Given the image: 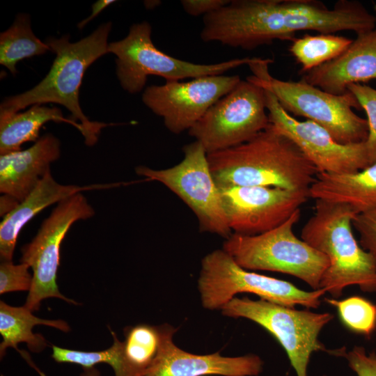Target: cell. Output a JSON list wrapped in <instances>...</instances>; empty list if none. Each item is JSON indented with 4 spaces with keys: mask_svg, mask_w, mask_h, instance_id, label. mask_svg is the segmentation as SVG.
Wrapping results in <instances>:
<instances>
[{
    "mask_svg": "<svg viewBox=\"0 0 376 376\" xmlns=\"http://www.w3.org/2000/svg\"><path fill=\"white\" fill-rule=\"evenodd\" d=\"M376 28L374 15L360 2L339 0L332 8L318 0H233L203 16L201 38L251 50L295 33L315 31L357 34Z\"/></svg>",
    "mask_w": 376,
    "mask_h": 376,
    "instance_id": "1",
    "label": "cell"
},
{
    "mask_svg": "<svg viewBox=\"0 0 376 376\" xmlns=\"http://www.w3.org/2000/svg\"><path fill=\"white\" fill-rule=\"evenodd\" d=\"M219 189L263 186L309 190L318 169L299 147L272 125L240 145L207 154Z\"/></svg>",
    "mask_w": 376,
    "mask_h": 376,
    "instance_id": "2",
    "label": "cell"
},
{
    "mask_svg": "<svg viewBox=\"0 0 376 376\" xmlns=\"http://www.w3.org/2000/svg\"><path fill=\"white\" fill-rule=\"evenodd\" d=\"M111 28L110 22L100 25L88 36L76 42H70V36L48 38L45 43L56 58L46 77L29 91L6 98L0 112L16 113L34 104L57 103L72 114V120H79L87 136L85 143L94 145L101 129L108 124L91 121L79 105V93L84 72L95 61L107 52V38Z\"/></svg>",
    "mask_w": 376,
    "mask_h": 376,
    "instance_id": "3",
    "label": "cell"
},
{
    "mask_svg": "<svg viewBox=\"0 0 376 376\" xmlns=\"http://www.w3.org/2000/svg\"><path fill=\"white\" fill-rule=\"evenodd\" d=\"M315 201V212L302 228L301 237L329 260L320 288L334 299L350 285L376 292L375 265L352 231V219L358 213L347 205Z\"/></svg>",
    "mask_w": 376,
    "mask_h": 376,
    "instance_id": "4",
    "label": "cell"
},
{
    "mask_svg": "<svg viewBox=\"0 0 376 376\" xmlns=\"http://www.w3.org/2000/svg\"><path fill=\"white\" fill-rule=\"evenodd\" d=\"M272 63L271 58H261L249 67L255 80L269 90L288 113L315 122L338 143L366 141L368 134V122L353 111V108L361 107L350 92L334 95L302 79L294 81L274 78L268 71V65Z\"/></svg>",
    "mask_w": 376,
    "mask_h": 376,
    "instance_id": "5",
    "label": "cell"
},
{
    "mask_svg": "<svg viewBox=\"0 0 376 376\" xmlns=\"http://www.w3.org/2000/svg\"><path fill=\"white\" fill-rule=\"evenodd\" d=\"M300 216L299 209L283 223L262 234L232 233L223 249L245 269L292 275L318 290L329 262L324 254L295 235L293 227Z\"/></svg>",
    "mask_w": 376,
    "mask_h": 376,
    "instance_id": "6",
    "label": "cell"
},
{
    "mask_svg": "<svg viewBox=\"0 0 376 376\" xmlns=\"http://www.w3.org/2000/svg\"><path fill=\"white\" fill-rule=\"evenodd\" d=\"M198 290L203 307L220 310L235 295L251 293L280 305L317 308L324 289L303 290L292 283L250 272L240 266L223 249L207 254L201 261Z\"/></svg>",
    "mask_w": 376,
    "mask_h": 376,
    "instance_id": "7",
    "label": "cell"
},
{
    "mask_svg": "<svg viewBox=\"0 0 376 376\" xmlns=\"http://www.w3.org/2000/svg\"><path fill=\"white\" fill-rule=\"evenodd\" d=\"M107 52L116 56V73L120 84L132 94L142 91L150 75L162 77L166 81L219 75L233 68L249 65L260 58H233L213 64L183 61L155 46L151 40V26L147 22L133 24L125 38L108 45Z\"/></svg>",
    "mask_w": 376,
    "mask_h": 376,
    "instance_id": "8",
    "label": "cell"
},
{
    "mask_svg": "<svg viewBox=\"0 0 376 376\" xmlns=\"http://www.w3.org/2000/svg\"><path fill=\"white\" fill-rule=\"evenodd\" d=\"M220 311L226 317L245 318L267 331L285 351L297 376H308V366L313 352L329 351L318 337L334 318L331 313L299 310L247 297H234Z\"/></svg>",
    "mask_w": 376,
    "mask_h": 376,
    "instance_id": "9",
    "label": "cell"
},
{
    "mask_svg": "<svg viewBox=\"0 0 376 376\" xmlns=\"http://www.w3.org/2000/svg\"><path fill=\"white\" fill-rule=\"evenodd\" d=\"M265 89L253 75L240 82L214 104L189 130L207 154L244 143L266 129Z\"/></svg>",
    "mask_w": 376,
    "mask_h": 376,
    "instance_id": "10",
    "label": "cell"
},
{
    "mask_svg": "<svg viewBox=\"0 0 376 376\" xmlns=\"http://www.w3.org/2000/svg\"><path fill=\"white\" fill-rule=\"evenodd\" d=\"M184 158L165 169L138 166L136 173L161 182L176 194L195 214L201 230L230 236L220 189L210 169L207 154L197 141L184 146Z\"/></svg>",
    "mask_w": 376,
    "mask_h": 376,
    "instance_id": "11",
    "label": "cell"
},
{
    "mask_svg": "<svg viewBox=\"0 0 376 376\" xmlns=\"http://www.w3.org/2000/svg\"><path fill=\"white\" fill-rule=\"evenodd\" d=\"M94 214L93 208L81 193L70 196L58 203L34 238L22 246L20 261L27 264L33 272L32 285L24 306L32 312L39 309L42 300L50 297L78 304L61 294L57 285L60 248L71 226Z\"/></svg>",
    "mask_w": 376,
    "mask_h": 376,
    "instance_id": "12",
    "label": "cell"
},
{
    "mask_svg": "<svg viewBox=\"0 0 376 376\" xmlns=\"http://www.w3.org/2000/svg\"><path fill=\"white\" fill-rule=\"evenodd\" d=\"M263 88L269 123L299 147L318 173H354L371 165L366 141L349 144L337 142L315 122L295 118L269 90Z\"/></svg>",
    "mask_w": 376,
    "mask_h": 376,
    "instance_id": "13",
    "label": "cell"
},
{
    "mask_svg": "<svg viewBox=\"0 0 376 376\" xmlns=\"http://www.w3.org/2000/svg\"><path fill=\"white\" fill-rule=\"evenodd\" d=\"M241 80L238 75H209L188 81H169L148 86L142 95L143 103L162 117L172 133L189 130L222 97Z\"/></svg>",
    "mask_w": 376,
    "mask_h": 376,
    "instance_id": "14",
    "label": "cell"
},
{
    "mask_svg": "<svg viewBox=\"0 0 376 376\" xmlns=\"http://www.w3.org/2000/svg\"><path fill=\"white\" fill-rule=\"evenodd\" d=\"M223 207L233 233L256 235L286 221L306 202L309 190L251 186L221 188Z\"/></svg>",
    "mask_w": 376,
    "mask_h": 376,
    "instance_id": "15",
    "label": "cell"
},
{
    "mask_svg": "<svg viewBox=\"0 0 376 376\" xmlns=\"http://www.w3.org/2000/svg\"><path fill=\"white\" fill-rule=\"evenodd\" d=\"M161 343L158 352L142 376H258L264 362L254 354L226 357L217 352L196 354L176 345L175 327L159 326Z\"/></svg>",
    "mask_w": 376,
    "mask_h": 376,
    "instance_id": "16",
    "label": "cell"
},
{
    "mask_svg": "<svg viewBox=\"0 0 376 376\" xmlns=\"http://www.w3.org/2000/svg\"><path fill=\"white\" fill-rule=\"evenodd\" d=\"M60 141L52 134L40 137L30 148L0 156L1 216L23 201L60 157Z\"/></svg>",
    "mask_w": 376,
    "mask_h": 376,
    "instance_id": "17",
    "label": "cell"
},
{
    "mask_svg": "<svg viewBox=\"0 0 376 376\" xmlns=\"http://www.w3.org/2000/svg\"><path fill=\"white\" fill-rule=\"evenodd\" d=\"M376 79V28L357 34L340 56L306 73L301 79L324 91L343 95L352 84Z\"/></svg>",
    "mask_w": 376,
    "mask_h": 376,
    "instance_id": "18",
    "label": "cell"
},
{
    "mask_svg": "<svg viewBox=\"0 0 376 376\" xmlns=\"http://www.w3.org/2000/svg\"><path fill=\"white\" fill-rule=\"evenodd\" d=\"M119 183L87 186L61 185L48 171L32 191L3 218L0 224V257L11 261L22 228L37 214L54 204L81 191L109 189Z\"/></svg>",
    "mask_w": 376,
    "mask_h": 376,
    "instance_id": "19",
    "label": "cell"
},
{
    "mask_svg": "<svg viewBox=\"0 0 376 376\" xmlns=\"http://www.w3.org/2000/svg\"><path fill=\"white\" fill-rule=\"evenodd\" d=\"M315 200L345 204L358 214L376 210V162L354 173H319L309 188Z\"/></svg>",
    "mask_w": 376,
    "mask_h": 376,
    "instance_id": "20",
    "label": "cell"
},
{
    "mask_svg": "<svg viewBox=\"0 0 376 376\" xmlns=\"http://www.w3.org/2000/svg\"><path fill=\"white\" fill-rule=\"evenodd\" d=\"M111 333L113 355L109 366L114 376H142L159 348V326L141 324L127 328L123 341Z\"/></svg>",
    "mask_w": 376,
    "mask_h": 376,
    "instance_id": "21",
    "label": "cell"
},
{
    "mask_svg": "<svg viewBox=\"0 0 376 376\" xmlns=\"http://www.w3.org/2000/svg\"><path fill=\"white\" fill-rule=\"evenodd\" d=\"M49 121L71 124L84 139L87 136L81 124L65 118L56 107L34 104L24 112H0L1 155L21 150L22 145L26 142L37 141L40 128Z\"/></svg>",
    "mask_w": 376,
    "mask_h": 376,
    "instance_id": "22",
    "label": "cell"
},
{
    "mask_svg": "<svg viewBox=\"0 0 376 376\" xmlns=\"http://www.w3.org/2000/svg\"><path fill=\"white\" fill-rule=\"evenodd\" d=\"M36 325L49 326L64 332L70 330V326L63 320L39 318L25 306H12L1 301V359L4 357L8 348L13 347L17 350V346L20 343H25L31 352H42L47 346V341L42 335L33 332V329Z\"/></svg>",
    "mask_w": 376,
    "mask_h": 376,
    "instance_id": "23",
    "label": "cell"
},
{
    "mask_svg": "<svg viewBox=\"0 0 376 376\" xmlns=\"http://www.w3.org/2000/svg\"><path fill=\"white\" fill-rule=\"evenodd\" d=\"M51 50L33 33L27 14H18L13 25L0 35V63L13 74L22 59L41 55Z\"/></svg>",
    "mask_w": 376,
    "mask_h": 376,
    "instance_id": "24",
    "label": "cell"
},
{
    "mask_svg": "<svg viewBox=\"0 0 376 376\" xmlns=\"http://www.w3.org/2000/svg\"><path fill=\"white\" fill-rule=\"evenodd\" d=\"M353 40L334 33L305 34L295 38L289 51L306 73L340 56Z\"/></svg>",
    "mask_w": 376,
    "mask_h": 376,
    "instance_id": "25",
    "label": "cell"
},
{
    "mask_svg": "<svg viewBox=\"0 0 376 376\" xmlns=\"http://www.w3.org/2000/svg\"><path fill=\"white\" fill-rule=\"evenodd\" d=\"M335 307L343 324L352 331L369 337L376 329V305L360 296L341 300L324 298Z\"/></svg>",
    "mask_w": 376,
    "mask_h": 376,
    "instance_id": "26",
    "label": "cell"
},
{
    "mask_svg": "<svg viewBox=\"0 0 376 376\" xmlns=\"http://www.w3.org/2000/svg\"><path fill=\"white\" fill-rule=\"evenodd\" d=\"M347 91L354 96L367 116L368 134L366 144L372 164L376 162V89L361 84H352Z\"/></svg>",
    "mask_w": 376,
    "mask_h": 376,
    "instance_id": "27",
    "label": "cell"
},
{
    "mask_svg": "<svg viewBox=\"0 0 376 376\" xmlns=\"http://www.w3.org/2000/svg\"><path fill=\"white\" fill-rule=\"evenodd\" d=\"M52 357L58 363H74L83 368H89L99 363L109 365L113 357V348L111 346L104 350L85 352L53 345Z\"/></svg>",
    "mask_w": 376,
    "mask_h": 376,
    "instance_id": "28",
    "label": "cell"
},
{
    "mask_svg": "<svg viewBox=\"0 0 376 376\" xmlns=\"http://www.w3.org/2000/svg\"><path fill=\"white\" fill-rule=\"evenodd\" d=\"M29 266L21 263L1 261L0 265V294L16 291H29L33 281Z\"/></svg>",
    "mask_w": 376,
    "mask_h": 376,
    "instance_id": "29",
    "label": "cell"
},
{
    "mask_svg": "<svg viewBox=\"0 0 376 376\" xmlns=\"http://www.w3.org/2000/svg\"><path fill=\"white\" fill-rule=\"evenodd\" d=\"M329 354L345 358L357 376H376V352L367 353L362 346L355 345L347 351L345 347L330 350ZM327 376V375H323Z\"/></svg>",
    "mask_w": 376,
    "mask_h": 376,
    "instance_id": "30",
    "label": "cell"
},
{
    "mask_svg": "<svg viewBox=\"0 0 376 376\" xmlns=\"http://www.w3.org/2000/svg\"><path fill=\"white\" fill-rule=\"evenodd\" d=\"M352 226L359 234V244L371 256L376 267V210L355 214Z\"/></svg>",
    "mask_w": 376,
    "mask_h": 376,
    "instance_id": "31",
    "label": "cell"
},
{
    "mask_svg": "<svg viewBox=\"0 0 376 376\" xmlns=\"http://www.w3.org/2000/svg\"><path fill=\"white\" fill-rule=\"evenodd\" d=\"M229 2L228 0H182L180 3L188 15L205 16L218 10Z\"/></svg>",
    "mask_w": 376,
    "mask_h": 376,
    "instance_id": "32",
    "label": "cell"
},
{
    "mask_svg": "<svg viewBox=\"0 0 376 376\" xmlns=\"http://www.w3.org/2000/svg\"><path fill=\"white\" fill-rule=\"evenodd\" d=\"M115 2L113 0H99L92 5V13L87 18L80 22L77 26L79 29H83L86 24L97 16L106 7Z\"/></svg>",
    "mask_w": 376,
    "mask_h": 376,
    "instance_id": "33",
    "label": "cell"
},
{
    "mask_svg": "<svg viewBox=\"0 0 376 376\" xmlns=\"http://www.w3.org/2000/svg\"><path fill=\"white\" fill-rule=\"evenodd\" d=\"M100 371L95 367L83 368V373L80 376H100Z\"/></svg>",
    "mask_w": 376,
    "mask_h": 376,
    "instance_id": "34",
    "label": "cell"
},
{
    "mask_svg": "<svg viewBox=\"0 0 376 376\" xmlns=\"http://www.w3.org/2000/svg\"><path fill=\"white\" fill-rule=\"evenodd\" d=\"M373 14L374 17H375V26H376V3L373 4Z\"/></svg>",
    "mask_w": 376,
    "mask_h": 376,
    "instance_id": "35",
    "label": "cell"
}]
</instances>
